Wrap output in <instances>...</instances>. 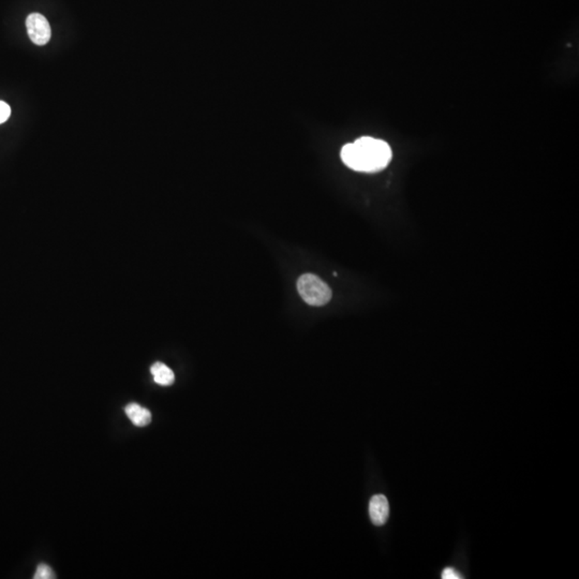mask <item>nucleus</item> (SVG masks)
Masks as SVG:
<instances>
[{
  "mask_svg": "<svg viewBox=\"0 0 579 579\" xmlns=\"http://www.w3.org/2000/svg\"><path fill=\"white\" fill-rule=\"evenodd\" d=\"M342 159L348 168L357 172L376 173L388 167L392 160V150L382 140L364 137L344 145Z\"/></svg>",
  "mask_w": 579,
  "mask_h": 579,
  "instance_id": "f257e3e1",
  "label": "nucleus"
},
{
  "mask_svg": "<svg viewBox=\"0 0 579 579\" xmlns=\"http://www.w3.org/2000/svg\"><path fill=\"white\" fill-rule=\"evenodd\" d=\"M298 290L303 300L310 306H324L332 298L330 286L313 274H305L298 279Z\"/></svg>",
  "mask_w": 579,
  "mask_h": 579,
  "instance_id": "f03ea898",
  "label": "nucleus"
},
{
  "mask_svg": "<svg viewBox=\"0 0 579 579\" xmlns=\"http://www.w3.org/2000/svg\"><path fill=\"white\" fill-rule=\"evenodd\" d=\"M27 33L35 45H45L51 39V26L47 18L40 13H31L27 16Z\"/></svg>",
  "mask_w": 579,
  "mask_h": 579,
  "instance_id": "7ed1b4c3",
  "label": "nucleus"
},
{
  "mask_svg": "<svg viewBox=\"0 0 579 579\" xmlns=\"http://www.w3.org/2000/svg\"><path fill=\"white\" fill-rule=\"evenodd\" d=\"M369 515L375 526H383L390 516V505L383 495H376L369 502Z\"/></svg>",
  "mask_w": 579,
  "mask_h": 579,
  "instance_id": "20e7f679",
  "label": "nucleus"
},
{
  "mask_svg": "<svg viewBox=\"0 0 579 579\" xmlns=\"http://www.w3.org/2000/svg\"><path fill=\"white\" fill-rule=\"evenodd\" d=\"M125 412H126L127 417L133 422V425L137 426V427H144V426H147L152 422V413H150V410L137 405V403H129L126 409H125Z\"/></svg>",
  "mask_w": 579,
  "mask_h": 579,
  "instance_id": "39448f33",
  "label": "nucleus"
},
{
  "mask_svg": "<svg viewBox=\"0 0 579 579\" xmlns=\"http://www.w3.org/2000/svg\"><path fill=\"white\" fill-rule=\"evenodd\" d=\"M152 377H154V382L159 386H170L174 383L175 376L174 372L171 368L163 363H154L150 368Z\"/></svg>",
  "mask_w": 579,
  "mask_h": 579,
  "instance_id": "423d86ee",
  "label": "nucleus"
},
{
  "mask_svg": "<svg viewBox=\"0 0 579 579\" xmlns=\"http://www.w3.org/2000/svg\"><path fill=\"white\" fill-rule=\"evenodd\" d=\"M53 570L47 564H40L38 566L37 570H35V579H52L55 578Z\"/></svg>",
  "mask_w": 579,
  "mask_h": 579,
  "instance_id": "0eeeda50",
  "label": "nucleus"
},
{
  "mask_svg": "<svg viewBox=\"0 0 579 579\" xmlns=\"http://www.w3.org/2000/svg\"><path fill=\"white\" fill-rule=\"evenodd\" d=\"M10 115H11V108L9 104L0 101V125L6 123L9 119Z\"/></svg>",
  "mask_w": 579,
  "mask_h": 579,
  "instance_id": "6e6552de",
  "label": "nucleus"
},
{
  "mask_svg": "<svg viewBox=\"0 0 579 579\" xmlns=\"http://www.w3.org/2000/svg\"><path fill=\"white\" fill-rule=\"evenodd\" d=\"M443 579H461L463 578L461 576V573L459 570H455L454 568H445L443 570L442 575H441Z\"/></svg>",
  "mask_w": 579,
  "mask_h": 579,
  "instance_id": "1a4fd4ad",
  "label": "nucleus"
}]
</instances>
